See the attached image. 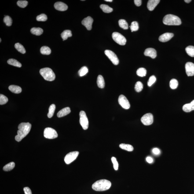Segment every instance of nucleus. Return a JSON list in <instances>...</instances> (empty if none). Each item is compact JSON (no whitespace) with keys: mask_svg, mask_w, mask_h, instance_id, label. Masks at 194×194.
I'll use <instances>...</instances> for the list:
<instances>
[{"mask_svg":"<svg viewBox=\"0 0 194 194\" xmlns=\"http://www.w3.org/2000/svg\"><path fill=\"white\" fill-rule=\"evenodd\" d=\"M71 112V109L69 107H66L59 111L58 113L57 116L58 118H61L68 115Z\"/></svg>","mask_w":194,"mask_h":194,"instance_id":"obj_19","label":"nucleus"},{"mask_svg":"<svg viewBox=\"0 0 194 194\" xmlns=\"http://www.w3.org/2000/svg\"><path fill=\"white\" fill-rule=\"evenodd\" d=\"M47 16L44 14L38 15L36 17V20L38 21H45L47 20Z\"/></svg>","mask_w":194,"mask_h":194,"instance_id":"obj_39","label":"nucleus"},{"mask_svg":"<svg viewBox=\"0 0 194 194\" xmlns=\"http://www.w3.org/2000/svg\"><path fill=\"white\" fill-rule=\"evenodd\" d=\"M141 121L145 126L152 124L154 121L153 115L150 113L145 114L141 118Z\"/></svg>","mask_w":194,"mask_h":194,"instance_id":"obj_10","label":"nucleus"},{"mask_svg":"<svg viewBox=\"0 0 194 194\" xmlns=\"http://www.w3.org/2000/svg\"><path fill=\"white\" fill-rule=\"evenodd\" d=\"M23 191L25 194H32L31 189L28 187H26L23 188Z\"/></svg>","mask_w":194,"mask_h":194,"instance_id":"obj_44","label":"nucleus"},{"mask_svg":"<svg viewBox=\"0 0 194 194\" xmlns=\"http://www.w3.org/2000/svg\"><path fill=\"white\" fill-rule=\"evenodd\" d=\"M111 185V181L108 180L101 179L94 183L92 185V188L96 191H105L109 189Z\"/></svg>","mask_w":194,"mask_h":194,"instance_id":"obj_2","label":"nucleus"},{"mask_svg":"<svg viewBox=\"0 0 194 194\" xmlns=\"http://www.w3.org/2000/svg\"><path fill=\"white\" fill-rule=\"evenodd\" d=\"M174 36V34L171 33H166L160 36L159 40L162 42H168Z\"/></svg>","mask_w":194,"mask_h":194,"instance_id":"obj_14","label":"nucleus"},{"mask_svg":"<svg viewBox=\"0 0 194 194\" xmlns=\"http://www.w3.org/2000/svg\"><path fill=\"white\" fill-rule=\"evenodd\" d=\"M4 22L7 26H10L12 25V20L11 18L8 16H5L4 18Z\"/></svg>","mask_w":194,"mask_h":194,"instance_id":"obj_38","label":"nucleus"},{"mask_svg":"<svg viewBox=\"0 0 194 194\" xmlns=\"http://www.w3.org/2000/svg\"><path fill=\"white\" fill-rule=\"evenodd\" d=\"M15 48L19 52L22 54H25L26 53V50L25 48L23 45L19 43H16L15 44Z\"/></svg>","mask_w":194,"mask_h":194,"instance_id":"obj_30","label":"nucleus"},{"mask_svg":"<svg viewBox=\"0 0 194 194\" xmlns=\"http://www.w3.org/2000/svg\"><path fill=\"white\" fill-rule=\"evenodd\" d=\"M0 40H1V41H0V42H1V38H0Z\"/></svg>","mask_w":194,"mask_h":194,"instance_id":"obj_50","label":"nucleus"},{"mask_svg":"<svg viewBox=\"0 0 194 194\" xmlns=\"http://www.w3.org/2000/svg\"><path fill=\"white\" fill-rule=\"evenodd\" d=\"M9 89L12 93H20L22 92V88L16 85H11L9 87Z\"/></svg>","mask_w":194,"mask_h":194,"instance_id":"obj_20","label":"nucleus"},{"mask_svg":"<svg viewBox=\"0 0 194 194\" xmlns=\"http://www.w3.org/2000/svg\"><path fill=\"white\" fill-rule=\"evenodd\" d=\"M55 9L56 10L64 11L67 10L68 9V7L64 3L58 2L56 3L54 5Z\"/></svg>","mask_w":194,"mask_h":194,"instance_id":"obj_15","label":"nucleus"},{"mask_svg":"<svg viewBox=\"0 0 194 194\" xmlns=\"http://www.w3.org/2000/svg\"><path fill=\"white\" fill-rule=\"evenodd\" d=\"M156 81V77L154 75L151 76L149 78L148 82V86L150 87L155 83Z\"/></svg>","mask_w":194,"mask_h":194,"instance_id":"obj_42","label":"nucleus"},{"mask_svg":"<svg viewBox=\"0 0 194 194\" xmlns=\"http://www.w3.org/2000/svg\"><path fill=\"white\" fill-rule=\"evenodd\" d=\"M93 22V19L90 16H88L82 21V24L86 27L87 30H90L92 29Z\"/></svg>","mask_w":194,"mask_h":194,"instance_id":"obj_13","label":"nucleus"},{"mask_svg":"<svg viewBox=\"0 0 194 194\" xmlns=\"http://www.w3.org/2000/svg\"><path fill=\"white\" fill-rule=\"evenodd\" d=\"M78 151H73L69 153L64 158V162L67 164H70L79 155Z\"/></svg>","mask_w":194,"mask_h":194,"instance_id":"obj_8","label":"nucleus"},{"mask_svg":"<svg viewBox=\"0 0 194 194\" xmlns=\"http://www.w3.org/2000/svg\"><path fill=\"white\" fill-rule=\"evenodd\" d=\"M88 72H89V71H88V69L87 67L86 66H83L78 71V75H79V76H83L86 75Z\"/></svg>","mask_w":194,"mask_h":194,"instance_id":"obj_34","label":"nucleus"},{"mask_svg":"<svg viewBox=\"0 0 194 194\" xmlns=\"http://www.w3.org/2000/svg\"><path fill=\"white\" fill-rule=\"evenodd\" d=\"M136 73H137V75L139 76L143 77L146 75L147 71L144 68H140L137 70Z\"/></svg>","mask_w":194,"mask_h":194,"instance_id":"obj_33","label":"nucleus"},{"mask_svg":"<svg viewBox=\"0 0 194 194\" xmlns=\"http://www.w3.org/2000/svg\"><path fill=\"white\" fill-rule=\"evenodd\" d=\"M130 27V30H131L132 32H133V31H137L139 29V26L138 23L136 21L132 22Z\"/></svg>","mask_w":194,"mask_h":194,"instance_id":"obj_37","label":"nucleus"},{"mask_svg":"<svg viewBox=\"0 0 194 194\" xmlns=\"http://www.w3.org/2000/svg\"><path fill=\"white\" fill-rule=\"evenodd\" d=\"M40 73L44 79L46 81H52L54 80L56 75L51 69L49 68H44L41 69Z\"/></svg>","mask_w":194,"mask_h":194,"instance_id":"obj_4","label":"nucleus"},{"mask_svg":"<svg viewBox=\"0 0 194 194\" xmlns=\"http://www.w3.org/2000/svg\"><path fill=\"white\" fill-rule=\"evenodd\" d=\"M184 2H185L187 3H189L190 2H191V0H185L184 1Z\"/></svg>","mask_w":194,"mask_h":194,"instance_id":"obj_48","label":"nucleus"},{"mask_svg":"<svg viewBox=\"0 0 194 194\" xmlns=\"http://www.w3.org/2000/svg\"><path fill=\"white\" fill-rule=\"evenodd\" d=\"M7 63L8 64L14 66L19 67V68H20V67H22L21 63L19 62L17 60H15V59H9L8 60Z\"/></svg>","mask_w":194,"mask_h":194,"instance_id":"obj_24","label":"nucleus"},{"mask_svg":"<svg viewBox=\"0 0 194 194\" xmlns=\"http://www.w3.org/2000/svg\"><path fill=\"white\" fill-rule=\"evenodd\" d=\"M8 99L7 97L4 95H0V105H3L6 104L8 101Z\"/></svg>","mask_w":194,"mask_h":194,"instance_id":"obj_40","label":"nucleus"},{"mask_svg":"<svg viewBox=\"0 0 194 194\" xmlns=\"http://www.w3.org/2000/svg\"><path fill=\"white\" fill-rule=\"evenodd\" d=\"M31 125L29 123H22L19 125L17 134L15 136V140L20 142L27 134L31 130Z\"/></svg>","mask_w":194,"mask_h":194,"instance_id":"obj_1","label":"nucleus"},{"mask_svg":"<svg viewBox=\"0 0 194 194\" xmlns=\"http://www.w3.org/2000/svg\"><path fill=\"white\" fill-rule=\"evenodd\" d=\"M111 161H112L113 165V167L114 169L115 170H117L118 169V163L117 161L116 158L113 157L111 159Z\"/></svg>","mask_w":194,"mask_h":194,"instance_id":"obj_43","label":"nucleus"},{"mask_svg":"<svg viewBox=\"0 0 194 194\" xmlns=\"http://www.w3.org/2000/svg\"><path fill=\"white\" fill-rule=\"evenodd\" d=\"M40 52L42 54L48 55L50 54L51 50L48 47L43 46L40 49Z\"/></svg>","mask_w":194,"mask_h":194,"instance_id":"obj_29","label":"nucleus"},{"mask_svg":"<svg viewBox=\"0 0 194 194\" xmlns=\"http://www.w3.org/2000/svg\"><path fill=\"white\" fill-rule=\"evenodd\" d=\"M105 1L108 2H112L113 1L112 0H105Z\"/></svg>","mask_w":194,"mask_h":194,"instance_id":"obj_49","label":"nucleus"},{"mask_svg":"<svg viewBox=\"0 0 194 194\" xmlns=\"http://www.w3.org/2000/svg\"><path fill=\"white\" fill-rule=\"evenodd\" d=\"M152 152L155 155H158L160 153V150L158 148H154L152 150Z\"/></svg>","mask_w":194,"mask_h":194,"instance_id":"obj_45","label":"nucleus"},{"mask_svg":"<svg viewBox=\"0 0 194 194\" xmlns=\"http://www.w3.org/2000/svg\"><path fill=\"white\" fill-rule=\"evenodd\" d=\"M105 54L112 62L113 64L117 65L119 63V60L117 56L111 50H107L105 51Z\"/></svg>","mask_w":194,"mask_h":194,"instance_id":"obj_9","label":"nucleus"},{"mask_svg":"<svg viewBox=\"0 0 194 194\" xmlns=\"http://www.w3.org/2000/svg\"><path fill=\"white\" fill-rule=\"evenodd\" d=\"M44 137L49 139H53L57 138L58 134L55 129L51 128H45L44 132Z\"/></svg>","mask_w":194,"mask_h":194,"instance_id":"obj_6","label":"nucleus"},{"mask_svg":"<svg viewBox=\"0 0 194 194\" xmlns=\"http://www.w3.org/2000/svg\"><path fill=\"white\" fill-rule=\"evenodd\" d=\"M178 85V82L177 79H173L171 80L170 82V88L172 89H177Z\"/></svg>","mask_w":194,"mask_h":194,"instance_id":"obj_36","label":"nucleus"},{"mask_svg":"<svg viewBox=\"0 0 194 194\" xmlns=\"http://www.w3.org/2000/svg\"><path fill=\"white\" fill-rule=\"evenodd\" d=\"M143 87H144V86H143V84L140 81L137 82H136L135 85V90L136 92L139 93L143 90Z\"/></svg>","mask_w":194,"mask_h":194,"instance_id":"obj_35","label":"nucleus"},{"mask_svg":"<svg viewBox=\"0 0 194 194\" xmlns=\"http://www.w3.org/2000/svg\"><path fill=\"white\" fill-rule=\"evenodd\" d=\"M146 160L148 163L150 164L152 163V162H153V159L152 158L150 157H148L146 158Z\"/></svg>","mask_w":194,"mask_h":194,"instance_id":"obj_47","label":"nucleus"},{"mask_svg":"<svg viewBox=\"0 0 194 194\" xmlns=\"http://www.w3.org/2000/svg\"><path fill=\"white\" fill-rule=\"evenodd\" d=\"M61 36L63 41H64L67 40L69 37H71L72 36V34L70 30H65L62 32Z\"/></svg>","mask_w":194,"mask_h":194,"instance_id":"obj_23","label":"nucleus"},{"mask_svg":"<svg viewBox=\"0 0 194 194\" xmlns=\"http://www.w3.org/2000/svg\"><path fill=\"white\" fill-rule=\"evenodd\" d=\"M182 109L185 112H189L194 110V100L190 103L184 105L183 106Z\"/></svg>","mask_w":194,"mask_h":194,"instance_id":"obj_18","label":"nucleus"},{"mask_svg":"<svg viewBox=\"0 0 194 194\" xmlns=\"http://www.w3.org/2000/svg\"><path fill=\"white\" fill-rule=\"evenodd\" d=\"M56 107L54 104H52L49 107V112L48 114V117L49 118H51L53 117L54 114Z\"/></svg>","mask_w":194,"mask_h":194,"instance_id":"obj_28","label":"nucleus"},{"mask_svg":"<svg viewBox=\"0 0 194 194\" xmlns=\"http://www.w3.org/2000/svg\"><path fill=\"white\" fill-rule=\"evenodd\" d=\"M135 4L137 6H141L142 4V1L141 0H135L134 1Z\"/></svg>","mask_w":194,"mask_h":194,"instance_id":"obj_46","label":"nucleus"},{"mask_svg":"<svg viewBox=\"0 0 194 194\" xmlns=\"http://www.w3.org/2000/svg\"><path fill=\"white\" fill-rule=\"evenodd\" d=\"M118 103L124 109H128L130 108V104L126 96L123 95H120L118 98Z\"/></svg>","mask_w":194,"mask_h":194,"instance_id":"obj_11","label":"nucleus"},{"mask_svg":"<svg viewBox=\"0 0 194 194\" xmlns=\"http://www.w3.org/2000/svg\"><path fill=\"white\" fill-rule=\"evenodd\" d=\"M97 83L98 87L101 89L104 87L105 86V83L104 78L101 75H99L97 78Z\"/></svg>","mask_w":194,"mask_h":194,"instance_id":"obj_21","label":"nucleus"},{"mask_svg":"<svg viewBox=\"0 0 194 194\" xmlns=\"http://www.w3.org/2000/svg\"><path fill=\"white\" fill-rule=\"evenodd\" d=\"M163 23L166 25L178 26L181 24V19L175 15L169 14L164 17Z\"/></svg>","mask_w":194,"mask_h":194,"instance_id":"obj_3","label":"nucleus"},{"mask_svg":"<svg viewBox=\"0 0 194 194\" xmlns=\"http://www.w3.org/2000/svg\"><path fill=\"white\" fill-rule=\"evenodd\" d=\"M28 2L26 1H19L17 2V5L21 8H24L28 5Z\"/></svg>","mask_w":194,"mask_h":194,"instance_id":"obj_41","label":"nucleus"},{"mask_svg":"<svg viewBox=\"0 0 194 194\" xmlns=\"http://www.w3.org/2000/svg\"><path fill=\"white\" fill-rule=\"evenodd\" d=\"M79 123L84 130H86L89 127V122L86 113L83 111L79 113Z\"/></svg>","mask_w":194,"mask_h":194,"instance_id":"obj_5","label":"nucleus"},{"mask_svg":"<svg viewBox=\"0 0 194 194\" xmlns=\"http://www.w3.org/2000/svg\"><path fill=\"white\" fill-rule=\"evenodd\" d=\"M119 26L124 30H127L128 28V23L126 21L123 19H121L119 21Z\"/></svg>","mask_w":194,"mask_h":194,"instance_id":"obj_31","label":"nucleus"},{"mask_svg":"<svg viewBox=\"0 0 194 194\" xmlns=\"http://www.w3.org/2000/svg\"><path fill=\"white\" fill-rule=\"evenodd\" d=\"M100 7L105 13H109L113 11L112 8L107 5H100Z\"/></svg>","mask_w":194,"mask_h":194,"instance_id":"obj_27","label":"nucleus"},{"mask_svg":"<svg viewBox=\"0 0 194 194\" xmlns=\"http://www.w3.org/2000/svg\"><path fill=\"white\" fill-rule=\"evenodd\" d=\"M15 163L13 162H11L4 166L3 170L5 171H10L15 168Z\"/></svg>","mask_w":194,"mask_h":194,"instance_id":"obj_26","label":"nucleus"},{"mask_svg":"<svg viewBox=\"0 0 194 194\" xmlns=\"http://www.w3.org/2000/svg\"><path fill=\"white\" fill-rule=\"evenodd\" d=\"M32 34L36 36H40L43 33V30L42 28L38 27H33L30 30Z\"/></svg>","mask_w":194,"mask_h":194,"instance_id":"obj_22","label":"nucleus"},{"mask_svg":"<svg viewBox=\"0 0 194 194\" xmlns=\"http://www.w3.org/2000/svg\"><path fill=\"white\" fill-rule=\"evenodd\" d=\"M186 52L189 56L194 57V46H189L185 48Z\"/></svg>","mask_w":194,"mask_h":194,"instance_id":"obj_32","label":"nucleus"},{"mask_svg":"<svg viewBox=\"0 0 194 194\" xmlns=\"http://www.w3.org/2000/svg\"><path fill=\"white\" fill-rule=\"evenodd\" d=\"M144 55L145 56H150L151 58L154 59L157 56L156 51L154 48H147L144 52Z\"/></svg>","mask_w":194,"mask_h":194,"instance_id":"obj_16","label":"nucleus"},{"mask_svg":"<svg viewBox=\"0 0 194 194\" xmlns=\"http://www.w3.org/2000/svg\"><path fill=\"white\" fill-rule=\"evenodd\" d=\"M186 73L188 76L194 75V64L191 62H188L185 65Z\"/></svg>","mask_w":194,"mask_h":194,"instance_id":"obj_12","label":"nucleus"},{"mask_svg":"<svg viewBox=\"0 0 194 194\" xmlns=\"http://www.w3.org/2000/svg\"><path fill=\"white\" fill-rule=\"evenodd\" d=\"M113 39L117 43L121 45H124L126 43V39L123 35L119 33L115 32L112 35Z\"/></svg>","mask_w":194,"mask_h":194,"instance_id":"obj_7","label":"nucleus"},{"mask_svg":"<svg viewBox=\"0 0 194 194\" xmlns=\"http://www.w3.org/2000/svg\"><path fill=\"white\" fill-rule=\"evenodd\" d=\"M119 147L122 149L128 151H130V152L133 151V147L129 144H120Z\"/></svg>","mask_w":194,"mask_h":194,"instance_id":"obj_25","label":"nucleus"},{"mask_svg":"<svg viewBox=\"0 0 194 194\" xmlns=\"http://www.w3.org/2000/svg\"><path fill=\"white\" fill-rule=\"evenodd\" d=\"M159 0H150L148 1L147 5L148 10L152 11L155 9L156 7L159 3Z\"/></svg>","mask_w":194,"mask_h":194,"instance_id":"obj_17","label":"nucleus"}]
</instances>
